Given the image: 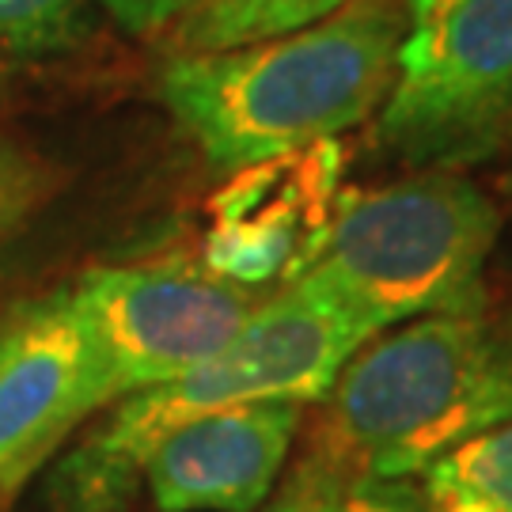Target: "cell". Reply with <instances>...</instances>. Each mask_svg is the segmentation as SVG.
<instances>
[{
    "mask_svg": "<svg viewBox=\"0 0 512 512\" xmlns=\"http://www.w3.org/2000/svg\"><path fill=\"white\" fill-rule=\"evenodd\" d=\"M334 512H425L421 490L406 482H349Z\"/></svg>",
    "mask_w": 512,
    "mask_h": 512,
    "instance_id": "cell-14",
    "label": "cell"
},
{
    "mask_svg": "<svg viewBox=\"0 0 512 512\" xmlns=\"http://www.w3.org/2000/svg\"><path fill=\"white\" fill-rule=\"evenodd\" d=\"M107 403L103 365L73 285L0 323V505Z\"/></svg>",
    "mask_w": 512,
    "mask_h": 512,
    "instance_id": "cell-7",
    "label": "cell"
},
{
    "mask_svg": "<svg viewBox=\"0 0 512 512\" xmlns=\"http://www.w3.org/2000/svg\"><path fill=\"white\" fill-rule=\"evenodd\" d=\"M103 8L133 35H152L183 16L190 0H103Z\"/></svg>",
    "mask_w": 512,
    "mask_h": 512,
    "instance_id": "cell-15",
    "label": "cell"
},
{
    "mask_svg": "<svg viewBox=\"0 0 512 512\" xmlns=\"http://www.w3.org/2000/svg\"><path fill=\"white\" fill-rule=\"evenodd\" d=\"M319 403L308 452L346 482H406L512 421V330L482 315L410 319L357 349Z\"/></svg>",
    "mask_w": 512,
    "mask_h": 512,
    "instance_id": "cell-3",
    "label": "cell"
},
{
    "mask_svg": "<svg viewBox=\"0 0 512 512\" xmlns=\"http://www.w3.org/2000/svg\"><path fill=\"white\" fill-rule=\"evenodd\" d=\"M346 486L349 482L330 467L327 459L308 452L258 512H334Z\"/></svg>",
    "mask_w": 512,
    "mask_h": 512,
    "instance_id": "cell-13",
    "label": "cell"
},
{
    "mask_svg": "<svg viewBox=\"0 0 512 512\" xmlns=\"http://www.w3.org/2000/svg\"><path fill=\"white\" fill-rule=\"evenodd\" d=\"M395 80L372 145L410 171H467L512 148V0H403Z\"/></svg>",
    "mask_w": 512,
    "mask_h": 512,
    "instance_id": "cell-5",
    "label": "cell"
},
{
    "mask_svg": "<svg viewBox=\"0 0 512 512\" xmlns=\"http://www.w3.org/2000/svg\"><path fill=\"white\" fill-rule=\"evenodd\" d=\"M403 31V0H353L293 35L171 57L160 95L209 164L239 171L376 118Z\"/></svg>",
    "mask_w": 512,
    "mask_h": 512,
    "instance_id": "cell-1",
    "label": "cell"
},
{
    "mask_svg": "<svg viewBox=\"0 0 512 512\" xmlns=\"http://www.w3.org/2000/svg\"><path fill=\"white\" fill-rule=\"evenodd\" d=\"M338 141L296 148L289 156L239 167L213 202V228L202 262L224 281L262 289L289 285L308 270L338 209Z\"/></svg>",
    "mask_w": 512,
    "mask_h": 512,
    "instance_id": "cell-8",
    "label": "cell"
},
{
    "mask_svg": "<svg viewBox=\"0 0 512 512\" xmlns=\"http://www.w3.org/2000/svg\"><path fill=\"white\" fill-rule=\"evenodd\" d=\"M501 190H505V194H509V198H512V171H509V175H505V179H501Z\"/></svg>",
    "mask_w": 512,
    "mask_h": 512,
    "instance_id": "cell-16",
    "label": "cell"
},
{
    "mask_svg": "<svg viewBox=\"0 0 512 512\" xmlns=\"http://www.w3.org/2000/svg\"><path fill=\"white\" fill-rule=\"evenodd\" d=\"M73 293L99 349L107 403L209 361L266 300L183 255L99 266L76 277Z\"/></svg>",
    "mask_w": 512,
    "mask_h": 512,
    "instance_id": "cell-6",
    "label": "cell"
},
{
    "mask_svg": "<svg viewBox=\"0 0 512 512\" xmlns=\"http://www.w3.org/2000/svg\"><path fill=\"white\" fill-rule=\"evenodd\" d=\"M353 0H190L175 19L179 54H217L304 31Z\"/></svg>",
    "mask_w": 512,
    "mask_h": 512,
    "instance_id": "cell-10",
    "label": "cell"
},
{
    "mask_svg": "<svg viewBox=\"0 0 512 512\" xmlns=\"http://www.w3.org/2000/svg\"><path fill=\"white\" fill-rule=\"evenodd\" d=\"M421 478L425 512H512V421L456 444Z\"/></svg>",
    "mask_w": 512,
    "mask_h": 512,
    "instance_id": "cell-11",
    "label": "cell"
},
{
    "mask_svg": "<svg viewBox=\"0 0 512 512\" xmlns=\"http://www.w3.org/2000/svg\"><path fill=\"white\" fill-rule=\"evenodd\" d=\"M304 403L224 406L152 444L141 486L156 512H258L281 482Z\"/></svg>",
    "mask_w": 512,
    "mask_h": 512,
    "instance_id": "cell-9",
    "label": "cell"
},
{
    "mask_svg": "<svg viewBox=\"0 0 512 512\" xmlns=\"http://www.w3.org/2000/svg\"><path fill=\"white\" fill-rule=\"evenodd\" d=\"M88 0H0V50L50 54L80 31Z\"/></svg>",
    "mask_w": 512,
    "mask_h": 512,
    "instance_id": "cell-12",
    "label": "cell"
},
{
    "mask_svg": "<svg viewBox=\"0 0 512 512\" xmlns=\"http://www.w3.org/2000/svg\"><path fill=\"white\" fill-rule=\"evenodd\" d=\"M376 334L308 274L255 308L228 346L190 372L114 403L50 478L54 512H126L141 494L152 444L183 421L243 403H319Z\"/></svg>",
    "mask_w": 512,
    "mask_h": 512,
    "instance_id": "cell-2",
    "label": "cell"
},
{
    "mask_svg": "<svg viewBox=\"0 0 512 512\" xmlns=\"http://www.w3.org/2000/svg\"><path fill=\"white\" fill-rule=\"evenodd\" d=\"M501 232L490 194L456 171L342 194L304 274L372 334L425 315H482L486 262Z\"/></svg>",
    "mask_w": 512,
    "mask_h": 512,
    "instance_id": "cell-4",
    "label": "cell"
}]
</instances>
